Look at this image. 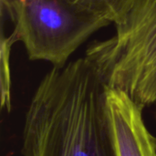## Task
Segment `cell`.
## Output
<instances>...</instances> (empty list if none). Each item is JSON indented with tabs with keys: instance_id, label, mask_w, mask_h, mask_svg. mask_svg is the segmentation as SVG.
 <instances>
[{
	"instance_id": "7a4b0ae2",
	"label": "cell",
	"mask_w": 156,
	"mask_h": 156,
	"mask_svg": "<svg viewBox=\"0 0 156 156\" xmlns=\"http://www.w3.org/2000/svg\"><path fill=\"white\" fill-rule=\"evenodd\" d=\"M107 84L127 93L143 109L156 105V0H139L113 37L87 51Z\"/></svg>"
},
{
	"instance_id": "8992f818",
	"label": "cell",
	"mask_w": 156,
	"mask_h": 156,
	"mask_svg": "<svg viewBox=\"0 0 156 156\" xmlns=\"http://www.w3.org/2000/svg\"><path fill=\"white\" fill-rule=\"evenodd\" d=\"M14 32L9 37L1 36V58H0V91L1 109L9 112L12 108L11 100V71H10V53L12 45L16 42Z\"/></svg>"
},
{
	"instance_id": "6da1fadb",
	"label": "cell",
	"mask_w": 156,
	"mask_h": 156,
	"mask_svg": "<svg viewBox=\"0 0 156 156\" xmlns=\"http://www.w3.org/2000/svg\"><path fill=\"white\" fill-rule=\"evenodd\" d=\"M105 76L90 55L53 67L26 112L22 156H115Z\"/></svg>"
},
{
	"instance_id": "277c9868",
	"label": "cell",
	"mask_w": 156,
	"mask_h": 156,
	"mask_svg": "<svg viewBox=\"0 0 156 156\" xmlns=\"http://www.w3.org/2000/svg\"><path fill=\"white\" fill-rule=\"evenodd\" d=\"M105 104L115 156H156V138L144 121V109L127 93L109 85Z\"/></svg>"
},
{
	"instance_id": "3957f363",
	"label": "cell",
	"mask_w": 156,
	"mask_h": 156,
	"mask_svg": "<svg viewBox=\"0 0 156 156\" xmlns=\"http://www.w3.org/2000/svg\"><path fill=\"white\" fill-rule=\"evenodd\" d=\"M8 9L15 23L13 32L28 58L56 68L65 66L91 35L111 24L67 0H12Z\"/></svg>"
},
{
	"instance_id": "5b68a950",
	"label": "cell",
	"mask_w": 156,
	"mask_h": 156,
	"mask_svg": "<svg viewBox=\"0 0 156 156\" xmlns=\"http://www.w3.org/2000/svg\"><path fill=\"white\" fill-rule=\"evenodd\" d=\"M76 6L100 16L116 27L123 24L139 0H67Z\"/></svg>"
}]
</instances>
